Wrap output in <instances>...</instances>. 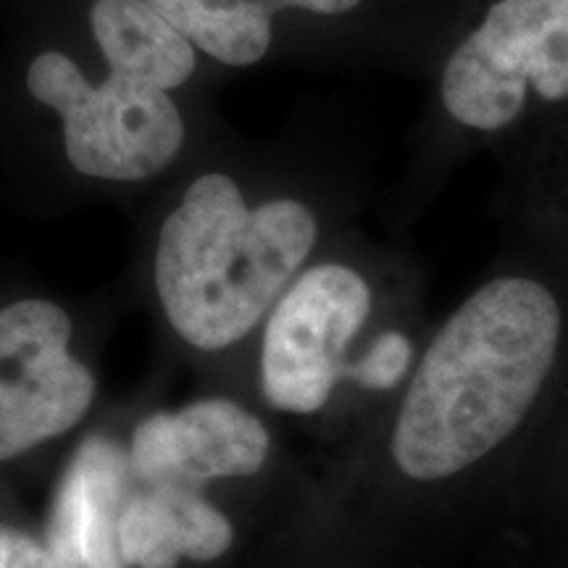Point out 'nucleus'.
Masks as SVG:
<instances>
[{"label": "nucleus", "instance_id": "nucleus-6", "mask_svg": "<svg viewBox=\"0 0 568 568\" xmlns=\"http://www.w3.org/2000/svg\"><path fill=\"white\" fill-rule=\"evenodd\" d=\"M61 305L24 297L0 308V460L59 437L88 414L95 379L69 351Z\"/></svg>", "mask_w": 568, "mask_h": 568}, {"label": "nucleus", "instance_id": "nucleus-10", "mask_svg": "<svg viewBox=\"0 0 568 568\" xmlns=\"http://www.w3.org/2000/svg\"><path fill=\"white\" fill-rule=\"evenodd\" d=\"M197 51L224 67L264 61L274 38V17L297 9L339 17L361 0H151Z\"/></svg>", "mask_w": 568, "mask_h": 568}, {"label": "nucleus", "instance_id": "nucleus-1", "mask_svg": "<svg viewBox=\"0 0 568 568\" xmlns=\"http://www.w3.org/2000/svg\"><path fill=\"white\" fill-rule=\"evenodd\" d=\"M560 308L548 287L503 276L447 318L397 416L393 456L410 479L464 471L514 435L548 379Z\"/></svg>", "mask_w": 568, "mask_h": 568}, {"label": "nucleus", "instance_id": "nucleus-9", "mask_svg": "<svg viewBox=\"0 0 568 568\" xmlns=\"http://www.w3.org/2000/svg\"><path fill=\"white\" fill-rule=\"evenodd\" d=\"M132 489L119 521V545L132 568H176V560H213L232 545V524L203 500L201 487L153 481Z\"/></svg>", "mask_w": 568, "mask_h": 568}, {"label": "nucleus", "instance_id": "nucleus-5", "mask_svg": "<svg viewBox=\"0 0 568 568\" xmlns=\"http://www.w3.org/2000/svg\"><path fill=\"white\" fill-rule=\"evenodd\" d=\"M372 311L364 276L343 264L308 268L282 293L261 347V387L276 410L324 408L345 372V351Z\"/></svg>", "mask_w": 568, "mask_h": 568}, {"label": "nucleus", "instance_id": "nucleus-13", "mask_svg": "<svg viewBox=\"0 0 568 568\" xmlns=\"http://www.w3.org/2000/svg\"><path fill=\"white\" fill-rule=\"evenodd\" d=\"M0 568H48L45 545L24 531L0 529Z\"/></svg>", "mask_w": 568, "mask_h": 568}, {"label": "nucleus", "instance_id": "nucleus-11", "mask_svg": "<svg viewBox=\"0 0 568 568\" xmlns=\"http://www.w3.org/2000/svg\"><path fill=\"white\" fill-rule=\"evenodd\" d=\"M88 19L105 63H122L169 92L195 74L197 48L151 0H92Z\"/></svg>", "mask_w": 568, "mask_h": 568}, {"label": "nucleus", "instance_id": "nucleus-8", "mask_svg": "<svg viewBox=\"0 0 568 568\" xmlns=\"http://www.w3.org/2000/svg\"><path fill=\"white\" fill-rule=\"evenodd\" d=\"M134 485L130 456L103 437L84 439L53 500L48 568H126L119 521Z\"/></svg>", "mask_w": 568, "mask_h": 568}, {"label": "nucleus", "instance_id": "nucleus-4", "mask_svg": "<svg viewBox=\"0 0 568 568\" xmlns=\"http://www.w3.org/2000/svg\"><path fill=\"white\" fill-rule=\"evenodd\" d=\"M529 90L568 101V0H497L439 80L445 111L479 132L514 124Z\"/></svg>", "mask_w": 568, "mask_h": 568}, {"label": "nucleus", "instance_id": "nucleus-2", "mask_svg": "<svg viewBox=\"0 0 568 568\" xmlns=\"http://www.w3.org/2000/svg\"><path fill=\"white\" fill-rule=\"evenodd\" d=\"M318 240L314 211L295 197L247 205L230 174L190 182L155 245V290L169 324L197 351L251 335Z\"/></svg>", "mask_w": 568, "mask_h": 568}, {"label": "nucleus", "instance_id": "nucleus-12", "mask_svg": "<svg viewBox=\"0 0 568 568\" xmlns=\"http://www.w3.org/2000/svg\"><path fill=\"white\" fill-rule=\"evenodd\" d=\"M410 364V343L400 332H385L358 364L345 368L358 385L372 389H389L403 379Z\"/></svg>", "mask_w": 568, "mask_h": 568}, {"label": "nucleus", "instance_id": "nucleus-3", "mask_svg": "<svg viewBox=\"0 0 568 568\" xmlns=\"http://www.w3.org/2000/svg\"><path fill=\"white\" fill-rule=\"evenodd\" d=\"M109 74L92 82L74 59L42 51L27 67V90L59 113L63 151L77 174L103 182L151 180L180 155L184 116L148 77L105 63Z\"/></svg>", "mask_w": 568, "mask_h": 568}, {"label": "nucleus", "instance_id": "nucleus-7", "mask_svg": "<svg viewBox=\"0 0 568 568\" xmlns=\"http://www.w3.org/2000/svg\"><path fill=\"white\" fill-rule=\"evenodd\" d=\"M266 453L268 432L253 414L232 400H201L140 422L130 464L142 485L201 487L211 479L251 477L264 466Z\"/></svg>", "mask_w": 568, "mask_h": 568}]
</instances>
